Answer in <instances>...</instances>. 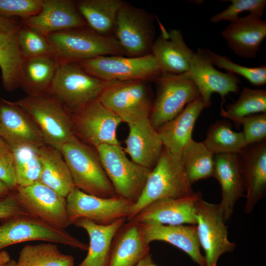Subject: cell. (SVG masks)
I'll use <instances>...</instances> for the list:
<instances>
[{"label":"cell","instance_id":"6da1fadb","mask_svg":"<svg viewBox=\"0 0 266 266\" xmlns=\"http://www.w3.org/2000/svg\"><path fill=\"white\" fill-rule=\"evenodd\" d=\"M194 192L187 178L180 158L164 148L148 176L139 198L131 206L127 221L154 201L183 198Z\"/></svg>","mask_w":266,"mask_h":266},{"label":"cell","instance_id":"7a4b0ae2","mask_svg":"<svg viewBox=\"0 0 266 266\" xmlns=\"http://www.w3.org/2000/svg\"><path fill=\"white\" fill-rule=\"evenodd\" d=\"M60 151L75 187L96 197L111 198L116 196L96 148L84 143L74 135L62 146Z\"/></svg>","mask_w":266,"mask_h":266},{"label":"cell","instance_id":"3957f363","mask_svg":"<svg viewBox=\"0 0 266 266\" xmlns=\"http://www.w3.org/2000/svg\"><path fill=\"white\" fill-rule=\"evenodd\" d=\"M47 37L60 62H76L102 56H126L114 36L99 34L87 26L51 33Z\"/></svg>","mask_w":266,"mask_h":266},{"label":"cell","instance_id":"277c9868","mask_svg":"<svg viewBox=\"0 0 266 266\" xmlns=\"http://www.w3.org/2000/svg\"><path fill=\"white\" fill-rule=\"evenodd\" d=\"M14 103L33 119L47 144L60 150L74 135L71 112L50 95H27Z\"/></svg>","mask_w":266,"mask_h":266},{"label":"cell","instance_id":"5b68a950","mask_svg":"<svg viewBox=\"0 0 266 266\" xmlns=\"http://www.w3.org/2000/svg\"><path fill=\"white\" fill-rule=\"evenodd\" d=\"M113 82L92 76L76 62H60L49 94L72 112L98 100L103 90Z\"/></svg>","mask_w":266,"mask_h":266},{"label":"cell","instance_id":"8992f818","mask_svg":"<svg viewBox=\"0 0 266 266\" xmlns=\"http://www.w3.org/2000/svg\"><path fill=\"white\" fill-rule=\"evenodd\" d=\"M96 149L116 195L134 203L151 169L129 159L121 145L102 144Z\"/></svg>","mask_w":266,"mask_h":266},{"label":"cell","instance_id":"52a82bcc","mask_svg":"<svg viewBox=\"0 0 266 266\" xmlns=\"http://www.w3.org/2000/svg\"><path fill=\"white\" fill-rule=\"evenodd\" d=\"M150 81H115L105 88L98 100L128 125L149 117L154 100Z\"/></svg>","mask_w":266,"mask_h":266},{"label":"cell","instance_id":"ba28073f","mask_svg":"<svg viewBox=\"0 0 266 266\" xmlns=\"http://www.w3.org/2000/svg\"><path fill=\"white\" fill-rule=\"evenodd\" d=\"M153 82L156 94L149 118L156 130L174 118L189 103L200 96L187 72L162 73Z\"/></svg>","mask_w":266,"mask_h":266},{"label":"cell","instance_id":"9c48e42d","mask_svg":"<svg viewBox=\"0 0 266 266\" xmlns=\"http://www.w3.org/2000/svg\"><path fill=\"white\" fill-rule=\"evenodd\" d=\"M76 63L90 75L105 81L143 80L153 82L162 73L151 54L138 57L102 56Z\"/></svg>","mask_w":266,"mask_h":266},{"label":"cell","instance_id":"30bf717a","mask_svg":"<svg viewBox=\"0 0 266 266\" xmlns=\"http://www.w3.org/2000/svg\"><path fill=\"white\" fill-rule=\"evenodd\" d=\"M154 21L152 14L125 2L118 13L114 36L127 56L151 54L155 39Z\"/></svg>","mask_w":266,"mask_h":266},{"label":"cell","instance_id":"8fae6325","mask_svg":"<svg viewBox=\"0 0 266 266\" xmlns=\"http://www.w3.org/2000/svg\"><path fill=\"white\" fill-rule=\"evenodd\" d=\"M71 122L74 135L92 147L120 145L117 131L122 121L99 100L71 112Z\"/></svg>","mask_w":266,"mask_h":266},{"label":"cell","instance_id":"7c38bea8","mask_svg":"<svg viewBox=\"0 0 266 266\" xmlns=\"http://www.w3.org/2000/svg\"><path fill=\"white\" fill-rule=\"evenodd\" d=\"M38 240L63 244L82 251L88 248V244L65 229L52 226L33 216L8 219L0 225V250L13 244Z\"/></svg>","mask_w":266,"mask_h":266},{"label":"cell","instance_id":"4fadbf2b","mask_svg":"<svg viewBox=\"0 0 266 266\" xmlns=\"http://www.w3.org/2000/svg\"><path fill=\"white\" fill-rule=\"evenodd\" d=\"M197 232L200 246L205 253V266H217L220 257L232 251L234 243L228 238V229L219 204L201 198L196 206Z\"/></svg>","mask_w":266,"mask_h":266},{"label":"cell","instance_id":"5bb4252c","mask_svg":"<svg viewBox=\"0 0 266 266\" xmlns=\"http://www.w3.org/2000/svg\"><path fill=\"white\" fill-rule=\"evenodd\" d=\"M66 199L67 217L70 225L85 219L100 225L127 219L132 202L117 196L101 198L86 194L74 187Z\"/></svg>","mask_w":266,"mask_h":266},{"label":"cell","instance_id":"9a60e30c","mask_svg":"<svg viewBox=\"0 0 266 266\" xmlns=\"http://www.w3.org/2000/svg\"><path fill=\"white\" fill-rule=\"evenodd\" d=\"M18 199L24 209L31 215L48 224L65 229L70 224L66 199L37 181L16 189Z\"/></svg>","mask_w":266,"mask_h":266},{"label":"cell","instance_id":"2e32d148","mask_svg":"<svg viewBox=\"0 0 266 266\" xmlns=\"http://www.w3.org/2000/svg\"><path fill=\"white\" fill-rule=\"evenodd\" d=\"M187 72L197 87L205 108L211 104L212 93L220 96L222 107L227 95L237 93L239 91V79L234 74L224 73L216 69L202 49L198 48L194 52Z\"/></svg>","mask_w":266,"mask_h":266},{"label":"cell","instance_id":"e0dca14e","mask_svg":"<svg viewBox=\"0 0 266 266\" xmlns=\"http://www.w3.org/2000/svg\"><path fill=\"white\" fill-rule=\"evenodd\" d=\"M201 198V193L198 192L183 198L159 200L146 205L129 221L165 225H196V206Z\"/></svg>","mask_w":266,"mask_h":266},{"label":"cell","instance_id":"ac0fdd59","mask_svg":"<svg viewBox=\"0 0 266 266\" xmlns=\"http://www.w3.org/2000/svg\"><path fill=\"white\" fill-rule=\"evenodd\" d=\"M0 137L10 147L29 145L40 147L46 142L33 119L22 108L0 100Z\"/></svg>","mask_w":266,"mask_h":266},{"label":"cell","instance_id":"d6986e66","mask_svg":"<svg viewBox=\"0 0 266 266\" xmlns=\"http://www.w3.org/2000/svg\"><path fill=\"white\" fill-rule=\"evenodd\" d=\"M238 155L246 192L244 211L249 214L266 194V141L247 145Z\"/></svg>","mask_w":266,"mask_h":266},{"label":"cell","instance_id":"ffe728a7","mask_svg":"<svg viewBox=\"0 0 266 266\" xmlns=\"http://www.w3.org/2000/svg\"><path fill=\"white\" fill-rule=\"evenodd\" d=\"M22 20L0 16V69L5 91L21 88L20 77L24 59L18 42Z\"/></svg>","mask_w":266,"mask_h":266},{"label":"cell","instance_id":"44dd1931","mask_svg":"<svg viewBox=\"0 0 266 266\" xmlns=\"http://www.w3.org/2000/svg\"><path fill=\"white\" fill-rule=\"evenodd\" d=\"M221 34L235 55L254 58L266 36V22L261 17L249 14L229 22Z\"/></svg>","mask_w":266,"mask_h":266},{"label":"cell","instance_id":"7402d4cb","mask_svg":"<svg viewBox=\"0 0 266 266\" xmlns=\"http://www.w3.org/2000/svg\"><path fill=\"white\" fill-rule=\"evenodd\" d=\"M22 23L44 35L69 29L87 26L76 0H43L37 15L22 20Z\"/></svg>","mask_w":266,"mask_h":266},{"label":"cell","instance_id":"603a6c76","mask_svg":"<svg viewBox=\"0 0 266 266\" xmlns=\"http://www.w3.org/2000/svg\"><path fill=\"white\" fill-rule=\"evenodd\" d=\"M161 33L153 44L151 54L162 73L179 74L187 72L194 53L178 29L166 30L160 24Z\"/></svg>","mask_w":266,"mask_h":266},{"label":"cell","instance_id":"cb8c5ba5","mask_svg":"<svg viewBox=\"0 0 266 266\" xmlns=\"http://www.w3.org/2000/svg\"><path fill=\"white\" fill-rule=\"evenodd\" d=\"M129 133L124 149L131 160L152 169L158 161L164 146L157 130L149 117L128 125Z\"/></svg>","mask_w":266,"mask_h":266},{"label":"cell","instance_id":"d4e9b609","mask_svg":"<svg viewBox=\"0 0 266 266\" xmlns=\"http://www.w3.org/2000/svg\"><path fill=\"white\" fill-rule=\"evenodd\" d=\"M212 176L221 186L222 200L219 205L225 220L228 221L245 191L238 154L214 155Z\"/></svg>","mask_w":266,"mask_h":266},{"label":"cell","instance_id":"484cf974","mask_svg":"<svg viewBox=\"0 0 266 266\" xmlns=\"http://www.w3.org/2000/svg\"><path fill=\"white\" fill-rule=\"evenodd\" d=\"M149 244L139 224L126 220L113 239L107 266H136L150 255Z\"/></svg>","mask_w":266,"mask_h":266},{"label":"cell","instance_id":"4316f807","mask_svg":"<svg viewBox=\"0 0 266 266\" xmlns=\"http://www.w3.org/2000/svg\"><path fill=\"white\" fill-rule=\"evenodd\" d=\"M145 240L167 242L188 254L199 266H205L204 256L200 250L196 225H165L139 223Z\"/></svg>","mask_w":266,"mask_h":266},{"label":"cell","instance_id":"83f0119b","mask_svg":"<svg viewBox=\"0 0 266 266\" xmlns=\"http://www.w3.org/2000/svg\"><path fill=\"white\" fill-rule=\"evenodd\" d=\"M204 108L202 100L199 96L174 118L157 129L164 148L180 158L185 146L193 139L195 123Z\"/></svg>","mask_w":266,"mask_h":266},{"label":"cell","instance_id":"f1b7e54d","mask_svg":"<svg viewBox=\"0 0 266 266\" xmlns=\"http://www.w3.org/2000/svg\"><path fill=\"white\" fill-rule=\"evenodd\" d=\"M60 63L55 54L24 59L21 71V88L28 96L49 94Z\"/></svg>","mask_w":266,"mask_h":266},{"label":"cell","instance_id":"f546056e","mask_svg":"<svg viewBox=\"0 0 266 266\" xmlns=\"http://www.w3.org/2000/svg\"><path fill=\"white\" fill-rule=\"evenodd\" d=\"M126 220L120 219L108 225H100L85 219L75 222L73 225L86 231L90 242L86 257L74 266H107L113 239Z\"/></svg>","mask_w":266,"mask_h":266},{"label":"cell","instance_id":"4dcf8cb0","mask_svg":"<svg viewBox=\"0 0 266 266\" xmlns=\"http://www.w3.org/2000/svg\"><path fill=\"white\" fill-rule=\"evenodd\" d=\"M39 153L41 162L39 181L66 198L75 186L61 151L46 144L39 148Z\"/></svg>","mask_w":266,"mask_h":266},{"label":"cell","instance_id":"1f68e13d","mask_svg":"<svg viewBox=\"0 0 266 266\" xmlns=\"http://www.w3.org/2000/svg\"><path fill=\"white\" fill-rule=\"evenodd\" d=\"M122 0H76L77 9L88 27L97 33L114 36Z\"/></svg>","mask_w":266,"mask_h":266},{"label":"cell","instance_id":"d6a6232c","mask_svg":"<svg viewBox=\"0 0 266 266\" xmlns=\"http://www.w3.org/2000/svg\"><path fill=\"white\" fill-rule=\"evenodd\" d=\"M214 154L204 144L193 139L184 148L180 159L187 178L192 185L213 176Z\"/></svg>","mask_w":266,"mask_h":266},{"label":"cell","instance_id":"836d02e7","mask_svg":"<svg viewBox=\"0 0 266 266\" xmlns=\"http://www.w3.org/2000/svg\"><path fill=\"white\" fill-rule=\"evenodd\" d=\"M17 266H74L71 255L62 253L55 243L26 245L19 253Z\"/></svg>","mask_w":266,"mask_h":266},{"label":"cell","instance_id":"e575fe53","mask_svg":"<svg viewBox=\"0 0 266 266\" xmlns=\"http://www.w3.org/2000/svg\"><path fill=\"white\" fill-rule=\"evenodd\" d=\"M202 142L214 155L238 154L247 145L242 132H234L231 124L225 120L211 125Z\"/></svg>","mask_w":266,"mask_h":266},{"label":"cell","instance_id":"d590c367","mask_svg":"<svg viewBox=\"0 0 266 266\" xmlns=\"http://www.w3.org/2000/svg\"><path fill=\"white\" fill-rule=\"evenodd\" d=\"M10 147L18 186L26 187L39 181L41 172L39 147L29 145Z\"/></svg>","mask_w":266,"mask_h":266},{"label":"cell","instance_id":"8d00e7d4","mask_svg":"<svg viewBox=\"0 0 266 266\" xmlns=\"http://www.w3.org/2000/svg\"><path fill=\"white\" fill-rule=\"evenodd\" d=\"M266 112V90L243 87L238 99L221 108L220 115L239 127L240 119L247 116Z\"/></svg>","mask_w":266,"mask_h":266},{"label":"cell","instance_id":"74e56055","mask_svg":"<svg viewBox=\"0 0 266 266\" xmlns=\"http://www.w3.org/2000/svg\"><path fill=\"white\" fill-rule=\"evenodd\" d=\"M202 50L213 65L225 69L228 72L244 77L253 85L260 86L266 84V66L247 67L235 63L229 57L219 55L209 49H202Z\"/></svg>","mask_w":266,"mask_h":266},{"label":"cell","instance_id":"f35d334b","mask_svg":"<svg viewBox=\"0 0 266 266\" xmlns=\"http://www.w3.org/2000/svg\"><path fill=\"white\" fill-rule=\"evenodd\" d=\"M18 42L24 59L54 54L47 36L23 23L19 32Z\"/></svg>","mask_w":266,"mask_h":266},{"label":"cell","instance_id":"ab89813d","mask_svg":"<svg viewBox=\"0 0 266 266\" xmlns=\"http://www.w3.org/2000/svg\"><path fill=\"white\" fill-rule=\"evenodd\" d=\"M231 4L227 8L213 16L210 21L216 23L222 21L229 22L239 17L242 12L249 11V14L262 17L266 5L265 0H231Z\"/></svg>","mask_w":266,"mask_h":266},{"label":"cell","instance_id":"60d3db41","mask_svg":"<svg viewBox=\"0 0 266 266\" xmlns=\"http://www.w3.org/2000/svg\"><path fill=\"white\" fill-rule=\"evenodd\" d=\"M43 0H0V16L22 20L38 14Z\"/></svg>","mask_w":266,"mask_h":266},{"label":"cell","instance_id":"b9f144b4","mask_svg":"<svg viewBox=\"0 0 266 266\" xmlns=\"http://www.w3.org/2000/svg\"><path fill=\"white\" fill-rule=\"evenodd\" d=\"M239 126H243L242 132L246 145L266 141V112L254 114L240 120Z\"/></svg>","mask_w":266,"mask_h":266},{"label":"cell","instance_id":"7bdbcfd3","mask_svg":"<svg viewBox=\"0 0 266 266\" xmlns=\"http://www.w3.org/2000/svg\"><path fill=\"white\" fill-rule=\"evenodd\" d=\"M0 180L13 191L18 188L14 159L10 146L0 137Z\"/></svg>","mask_w":266,"mask_h":266},{"label":"cell","instance_id":"ee69618b","mask_svg":"<svg viewBox=\"0 0 266 266\" xmlns=\"http://www.w3.org/2000/svg\"><path fill=\"white\" fill-rule=\"evenodd\" d=\"M25 216L32 215L21 205L18 199L16 190L11 191L6 197L0 200V220L2 222Z\"/></svg>","mask_w":266,"mask_h":266},{"label":"cell","instance_id":"f6af8a7d","mask_svg":"<svg viewBox=\"0 0 266 266\" xmlns=\"http://www.w3.org/2000/svg\"><path fill=\"white\" fill-rule=\"evenodd\" d=\"M11 191L7 185L0 180V200L6 197Z\"/></svg>","mask_w":266,"mask_h":266},{"label":"cell","instance_id":"bcb514c9","mask_svg":"<svg viewBox=\"0 0 266 266\" xmlns=\"http://www.w3.org/2000/svg\"><path fill=\"white\" fill-rule=\"evenodd\" d=\"M11 260L8 252L5 250L0 251V266L8 263Z\"/></svg>","mask_w":266,"mask_h":266},{"label":"cell","instance_id":"7dc6e473","mask_svg":"<svg viewBox=\"0 0 266 266\" xmlns=\"http://www.w3.org/2000/svg\"><path fill=\"white\" fill-rule=\"evenodd\" d=\"M152 261L151 255L150 254L140 261L136 266H146L148 263Z\"/></svg>","mask_w":266,"mask_h":266},{"label":"cell","instance_id":"c3c4849f","mask_svg":"<svg viewBox=\"0 0 266 266\" xmlns=\"http://www.w3.org/2000/svg\"><path fill=\"white\" fill-rule=\"evenodd\" d=\"M1 266H17L16 262L15 260H11L8 263Z\"/></svg>","mask_w":266,"mask_h":266},{"label":"cell","instance_id":"681fc988","mask_svg":"<svg viewBox=\"0 0 266 266\" xmlns=\"http://www.w3.org/2000/svg\"><path fill=\"white\" fill-rule=\"evenodd\" d=\"M146 266H157L154 263L153 261L148 263Z\"/></svg>","mask_w":266,"mask_h":266}]
</instances>
